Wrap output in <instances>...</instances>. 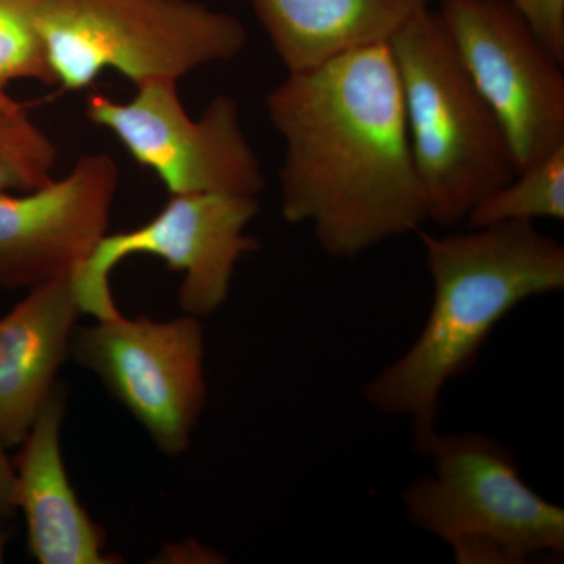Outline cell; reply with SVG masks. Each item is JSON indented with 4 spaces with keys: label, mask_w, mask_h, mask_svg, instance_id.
<instances>
[{
    "label": "cell",
    "mask_w": 564,
    "mask_h": 564,
    "mask_svg": "<svg viewBox=\"0 0 564 564\" xmlns=\"http://www.w3.org/2000/svg\"><path fill=\"white\" fill-rule=\"evenodd\" d=\"M284 140L281 212L333 258H356L429 223L389 43L339 55L267 96Z\"/></svg>",
    "instance_id": "obj_1"
},
{
    "label": "cell",
    "mask_w": 564,
    "mask_h": 564,
    "mask_svg": "<svg viewBox=\"0 0 564 564\" xmlns=\"http://www.w3.org/2000/svg\"><path fill=\"white\" fill-rule=\"evenodd\" d=\"M417 234L433 282L432 310L413 347L364 389L381 413L413 421L415 448L437 433L441 392L473 369L497 323L525 300L564 288L563 245L533 221Z\"/></svg>",
    "instance_id": "obj_2"
},
{
    "label": "cell",
    "mask_w": 564,
    "mask_h": 564,
    "mask_svg": "<svg viewBox=\"0 0 564 564\" xmlns=\"http://www.w3.org/2000/svg\"><path fill=\"white\" fill-rule=\"evenodd\" d=\"M389 47L429 221L452 228L514 177L513 151L437 10L415 14Z\"/></svg>",
    "instance_id": "obj_3"
},
{
    "label": "cell",
    "mask_w": 564,
    "mask_h": 564,
    "mask_svg": "<svg viewBox=\"0 0 564 564\" xmlns=\"http://www.w3.org/2000/svg\"><path fill=\"white\" fill-rule=\"evenodd\" d=\"M40 32L55 84L90 87L117 70L135 87L229 62L247 46L243 22L196 0H43Z\"/></svg>",
    "instance_id": "obj_4"
},
{
    "label": "cell",
    "mask_w": 564,
    "mask_h": 564,
    "mask_svg": "<svg viewBox=\"0 0 564 564\" xmlns=\"http://www.w3.org/2000/svg\"><path fill=\"white\" fill-rule=\"evenodd\" d=\"M434 474L403 494L413 524L451 545L459 564H524L564 554V510L525 484L510 448L478 433L419 445Z\"/></svg>",
    "instance_id": "obj_5"
},
{
    "label": "cell",
    "mask_w": 564,
    "mask_h": 564,
    "mask_svg": "<svg viewBox=\"0 0 564 564\" xmlns=\"http://www.w3.org/2000/svg\"><path fill=\"white\" fill-rule=\"evenodd\" d=\"M258 196L170 195L150 221L102 237L73 274V291L82 314L95 321L121 315L110 288V274L126 259L147 254L184 273L180 304L202 318L220 310L231 292L237 263L258 250L248 226L258 217Z\"/></svg>",
    "instance_id": "obj_6"
},
{
    "label": "cell",
    "mask_w": 564,
    "mask_h": 564,
    "mask_svg": "<svg viewBox=\"0 0 564 564\" xmlns=\"http://www.w3.org/2000/svg\"><path fill=\"white\" fill-rule=\"evenodd\" d=\"M176 80L135 87L129 101L93 95L88 120L109 131L133 161L151 170L170 195L258 196L265 187L261 161L231 96H217L198 118L185 110Z\"/></svg>",
    "instance_id": "obj_7"
},
{
    "label": "cell",
    "mask_w": 564,
    "mask_h": 564,
    "mask_svg": "<svg viewBox=\"0 0 564 564\" xmlns=\"http://www.w3.org/2000/svg\"><path fill=\"white\" fill-rule=\"evenodd\" d=\"M69 355L102 381L159 451L180 456L191 447L207 395L198 317L121 314L76 326Z\"/></svg>",
    "instance_id": "obj_8"
},
{
    "label": "cell",
    "mask_w": 564,
    "mask_h": 564,
    "mask_svg": "<svg viewBox=\"0 0 564 564\" xmlns=\"http://www.w3.org/2000/svg\"><path fill=\"white\" fill-rule=\"evenodd\" d=\"M456 54L524 170L564 147V76L525 18L505 0H440Z\"/></svg>",
    "instance_id": "obj_9"
},
{
    "label": "cell",
    "mask_w": 564,
    "mask_h": 564,
    "mask_svg": "<svg viewBox=\"0 0 564 564\" xmlns=\"http://www.w3.org/2000/svg\"><path fill=\"white\" fill-rule=\"evenodd\" d=\"M120 169L109 154L82 155L61 180L0 192V285L31 291L73 276L109 232Z\"/></svg>",
    "instance_id": "obj_10"
},
{
    "label": "cell",
    "mask_w": 564,
    "mask_h": 564,
    "mask_svg": "<svg viewBox=\"0 0 564 564\" xmlns=\"http://www.w3.org/2000/svg\"><path fill=\"white\" fill-rule=\"evenodd\" d=\"M65 413V388L57 384L13 463L14 503L24 514L29 549L40 564L115 563L106 554L101 527L82 507L63 463Z\"/></svg>",
    "instance_id": "obj_11"
},
{
    "label": "cell",
    "mask_w": 564,
    "mask_h": 564,
    "mask_svg": "<svg viewBox=\"0 0 564 564\" xmlns=\"http://www.w3.org/2000/svg\"><path fill=\"white\" fill-rule=\"evenodd\" d=\"M73 276L29 291L0 317V441L20 447L54 391L80 315Z\"/></svg>",
    "instance_id": "obj_12"
},
{
    "label": "cell",
    "mask_w": 564,
    "mask_h": 564,
    "mask_svg": "<svg viewBox=\"0 0 564 564\" xmlns=\"http://www.w3.org/2000/svg\"><path fill=\"white\" fill-rule=\"evenodd\" d=\"M288 70L389 43L432 0H250Z\"/></svg>",
    "instance_id": "obj_13"
},
{
    "label": "cell",
    "mask_w": 564,
    "mask_h": 564,
    "mask_svg": "<svg viewBox=\"0 0 564 564\" xmlns=\"http://www.w3.org/2000/svg\"><path fill=\"white\" fill-rule=\"evenodd\" d=\"M564 220V147L519 170L467 215L469 228L503 221Z\"/></svg>",
    "instance_id": "obj_14"
},
{
    "label": "cell",
    "mask_w": 564,
    "mask_h": 564,
    "mask_svg": "<svg viewBox=\"0 0 564 564\" xmlns=\"http://www.w3.org/2000/svg\"><path fill=\"white\" fill-rule=\"evenodd\" d=\"M58 150L20 102L0 106V192H29L52 180Z\"/></svg>",
    "instance_id": "obj_15"
},
{
    "label": "cell",
    "mask_w": 564,
    "mask_h": 564,
    "mask_svg": "<svg viewBox=\"0 0 564 564\" xmlns=\"http://www.w3.org/2000/svg\"><path fill=\"white\" fill-rule=\"evenodd\" d=\"M43 0H0V106L10 98L11 82L55 84L40 32Z\"/></svg>",
    "instance_id": "obj_16"
},
{
    "label": "cell",
    "mask_w": 564,
    "mask_h": 564,
    "mask_svg": "<svg viewBox=\"0 0 564 564\" xmlns=\"http://www.w3.org/2000/svg\"><path fill=\"white\" fill-rule=\"evenodd\" d=\"M514 7L558 61L564 63V0H505Z\"/></svg>",
    "instance_id": "obj_17"
},
{
    "label": "cell",
    "mask_w": 564,
    "mask_h": 564,
    "mask_svg": "<svg viewBox=\"0 0 564 564\" xmlns=\"http://www.w3.org/2000/svg\"><path fill=\"white\" fill-rule=\"evenodd\" d=\"M9 448L0 441V524L6 522L17 511L14 503V466L7 455ZM6 538L0 532V558H2Z\"/></svg>",
    "instance_id": "obj_18"
}]
</instances>
